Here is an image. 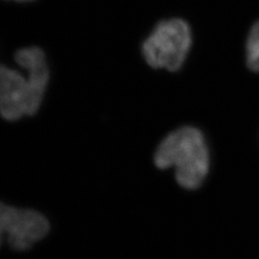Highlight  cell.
Segmentation results:
<instances>
[{"instance_id":"5","label":"cell","mask_w":259,"mask_h":259,"mask_svg":"<svg viewBox=\"0 0 259 259\" xmlns=\"http://www.w3.org/2000/svg\"><path fill=\"white\" fill-rule=\"evenodd\" d=\"M15 61L27 72L31 96L37 110L42 101L49 81V70L44 51L37 47H28L19 50Z\"/></svg>"},{"instance_id":"3","label":"cell","mask_w":259,"mask_h":259,"mask_svg":"<svg viewBox=\"0 0 259 259\" xmlns=\"http://www.w3.org/2000/svg\"><path fill=\"white\" fill-rule=\"evenodd\" d=\"M38 111L34 105L27 78L18 70L0 65V114L7 120H18Z\"/></svg>"},{"instance_id":"8","label":"cell","mask_w":259,"mask_h":259,"mask_svg":"<svg viewBox=\"0 0 259 259\" xmlns=\"http://www.w3.org/2000/svg\"><path fill=\"white\" fill-rule=\"evenodd\" d=\"M16 1H19V2H27V1H33V0H16Z\"/></svg>"},{"instance_id":"2","label":"cell","mask_w":259,"mask_h":259,"mask_svg":"<svg viewBox=\"0 0 259 259\" xmlns=\"http://www.w3.org/2000/svg\"><path fill=\"white\" fill-rule=\"evenodd\" d=\"M191 46V32L182 19L161 21L142 46V53L154 68L178 70Z\"/></svg>"},{"instance_id":"7","label":"cell","mask_w":259,"mask_h":259,"mask_svg":"<svg viewBox=\"0 0 259 259\" xmlns=\"http://www.w3.org/2000/svg\"><path fill=\"white\" fill-rule=\"evenodd\" d=\"M9 207V205L0 202V245L2 243L3 236L5 235L6 220H7V214H8Z\"/></svg>"},{"instance_id":"1","label":"cell","mask_w":259,"mask_h":259,"mask_svg":"<svg viewBox=\"0 0 259 259\" xmlns=\"http://www.w3.org/2000/svg\"><path fill=\"white\" fill-rule=\"evenodd\" d=\"M155 163L160 169L174 167L180 185L188 189L197 188L203 183L209 165L208 151L202 133L192 127L171 133L159 144Z\"/></svg>"},{"instance_id":"4","label":"cell","mask_w":259,"mask_h":259,"mask_svg":"<svg viewBox=\"0 0 259 259\" xmlns=\"http://www.w3.org/2000/svg\"><path fill=\"white\" fill-rule=\"evenodd\" d=\"M49 231L47 218L37 211L10 206L5 234L10 246L17 250H25L42 239Z\"/></svg>"},{"instance_id":"6","label":"cell","mask_w":259,"mask_h":259,"mask_svg":"<svg viewBox=\"0 0 259 259\" xmlns=\"http://www.w3.org/2000/svg\"><path fill=\"white\" fill-rule=\"evenodd\" d=\"M247 62L251 70L259 72V21L251 28L248 37Z\"/></svg>"}]
</instances>
